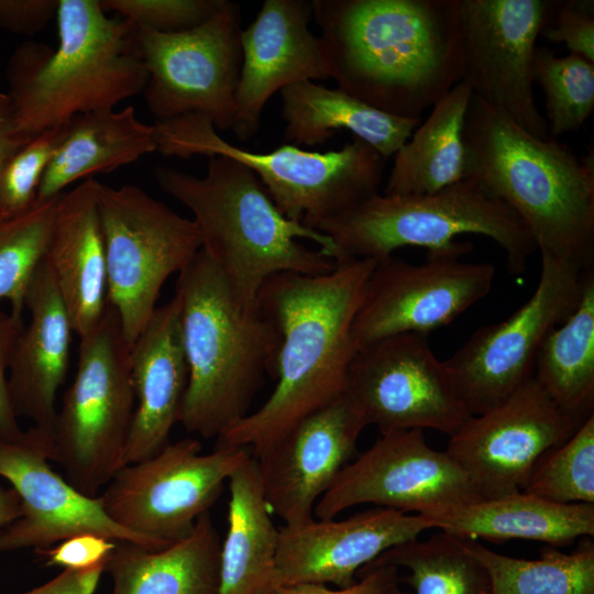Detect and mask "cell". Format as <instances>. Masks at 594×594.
Segmentation results:
<instances>
[{
    "instance_id": "19",
    "label": "cell",
    "mask_w": 594,
    "mask_h": 594,
    "mask_svg": "<svg viewBox=\"0 0 594 594\" xmlns=\"http://www.w3.org/2000/svg\"><path fill=\"white\" fill-rule=\"evenodd\" d=\"M52 451L53 435L34 426L14 439L0 437V476L11 483L22 507L21 517L0 529V552H36L81 534L133 542L150 551L164 549L117 525L100 496L80 493L57 474L48 463Z\"/></svg>"
},
{
    "instance_id": "44",
    "label": "cell",
    "mask_w": 594,
    "mask_h": 594,
    "mask_svg": "<svg viewBox=\"0 0 594 594\" xmlns=\"http://www.w3.org/2000/svg\"><path fill=\"white\" fill-rule=\"evenodd\" d=\"M59 0H0V26L16 33L41 32L56 15Z\"/></svg>"
},
{
    "instance_id": "41",
    "label": "cell",
    "mask_w": 594,
    "mask_h": 594,
    "mask_svg": "<svg viewBox=\"0 0 594 594\" xmlns=\"http://www.w3.org/2000/svg\"><path fill=\"white\" fill-rule=\"evenodd\" d=\"M272 594H411L402 587L399 570L392 564L373 561L358 573L356 582L345 588L316 583L279 587Z\"/></svg>"
},
{
    "instance_id": "40",
    "label": "cell",
    "mask_w": 594,
    "mask_h": 594,
    "mask_svg": "<svg viewBox=\"0 0 594 594\" xmlns=\"http://www.w3.org/2000/svg\"><path fill=\"white\" fill-rule=\"evenodd\" d=\"M540 35L551 43L564 44L570 54L594 64V2L559 1L553 16Z\"/></svg>"
},
{
    "instance_id": "7",
    "label": "cell",
    "mask_w": 594,
    "mask_h": 594,
    "mask_svg": "<svg viewBox=\"0 0 594 594\" xmlns=\"http://www.w3.org/2000/svg\"><path fill=\"white\" fill-rule=\"evenodd\" d=\"M317 231L332 240L339 260L392 256L403 246L427 251L452 243L462 234L483 235L506 254L507 268L521 274L537 251L516 213L472 178L439 191L391 196L375 194L326 219Z\"/></svg>"
},
{
    "instance_id": "42",
    "label": "cell",
    "mask_w": 594,
    "mask_h": 594,
    "mask_svg": "<svg viewBox=\"0 0 594 594\" xmlns=\"http://www.w3.org/2000/svg\"><path fill=\"white\" fill-rule=\"evenodd\" d=\"M117 542L95 534H81L67 538L53 548L36 551L48 566L87 570L106 562Z\"/></svg>"
},
{
    "instance_id": "45",
    "label": "cell",
    "mask_w": 594,
    "mask_h": 594,
    "mask_svg": "<svg viewBox=\"0 0 594 594\" xmlns=\"http://www.w3.org/2000/svg\"><path fill=\"white\" fill-rule=\"evenodd\" d=\"M102 572L105 565L87 570L65 569L44 584L19 594H94Z\"/></svg>"
},
{
    "instance_id": "9",
    "label": "cell",
    "mask_w": 594,
    "mask_h": 594,
    "mask_svg": "<svg viewBox=\"0 0 594 594\" xmlns=\"http://www.w3.org/2000/svg\"><path fill=\"white\" fill-rule=\"evenodd\" d=\"M131 346L107 301L97 327L80 338L76 375L53 426L51 460L80 493L96 497L122 468L135 394Z\"/></svg>"
},
{
    "instance_id": "11",
    "label": "cell",
    "mask_w": 594,
    "mask_h": 594,
    "mask_svg": "<svg viewBox=\"0 0 594 594\" xmlns=\"http://www.w3.org/2000/svg\"><path fill=\"white\" fill-rule=\"evenodd\" d=\"M194 438L168 443L156 454L122 466L100 495L117 525L166 548L194 529L221 495L249 449L220 446L207 454Z\"/></svg>"
},
{
    "instance_id": "1",
    "label": "cell",
    "mask_w": 594,
    "mask_h": 594,
    "mask_svg": "<svg viewBox=\"0 0 594 594\" xmlns=\"http://www.w3.org/2000/svg\"><path fill=\"white\" fill-rule=\"evenodd\" d=\"M329 78L383 112L421 119L462 79L461 0H312Z\"/></svg>"
},
{
    "instance_id": "2",
    "label": "cell",
    "mask_w": 594,
    "mask_h": 594,
    "mask_svg": "<svg viewBox=\"0 0 594 594\" xmlns=\"http://www.w3.org/2000/svg\"><path fill=\"white\" fill-rule=\"evenodd\" d=\"M375 262L344 258L327 274L284 272L265 280L257 305L280 337L277 383L217 444L243 447L258 458L299 420L346 393L358 352L352 324Z\"/></svg>"
},
{
    "instance_id": "46",
    "label": "cell",
    "mask_w": 594,
    "mask_h": 594,
    "mask_svg": "<svg viewBox=\"0 0 594 594\" xmlns=\"http://www.w3.org/2000/svg\"><path fill=\"white\" fill-rule=\"evenodd\" d=\"M32 138L19 131L11 101L0 92V169Z\"/></svg>"
},
{
    "instance_id": "34",
    "label": "cell",
    "mask_w": 594,
    "mask_h": 594,
    "mask_svg": "<svg viewBox=\"0 0 594 594\" xmlns=\"http://www.w3.org/2000/svg\"><path fill=\"white\" fill-rule=\"evenodd\" d=\"M374 561L406 571L400 582L413 594H491L487 572L464 540L440 530L426 540L398 544Z\"/></svg>"
},
{
    "instance_id": "33",
    "label": "cell",
    "mask_w": 594,
    "mask_h": 594,
    "mask_svg": "<svg viewBox=\"0 0 594 594\" xmlns=\"http://www.w3.org/2000/svg\"><path fill=\"white\" fill-rule=\"evenodd\" d=\"M463 540L485 568L491 594H594V544L588 537L570 553L547 546L535 560L498 553L479 540Z\"/></svg>"
},
{
    "instance_id": "10",
    "label": "cell",
    "mask_w": 594,
    "mask_h": 594,
    "mask_svg": "<svg viewBox=\"0 0 594 594\" xmlns=\"http://www.w3.org/2000/svg\"><path fill=\"white\" fill-rule=\"evenodd\" d=\"M98 211L107 264V301L133 345L152 318L166 279L202 248L193 219L134 185L100 183Z\"/></svg>"
},
{
    "instance_id": "27",
    "label": "cell",
    "mask_w": 594,
    "mask_h": 594,
    "mask_svg": "<svg viewBox=\"0 0 594 594\" xmlns=\"http://www.w3.org/2000/svg\"><path fill=\"white\" fill-rule=\"evenodd\" d=\"M228 486L219 594H272L282 587L276 563L279 528L273 521L253 455L231 474Z\"/></svg>"
},
{
    "instance_id": "30",
    "label": "cell",
    "mask_w": 594,
    "mask_h": 594,
    "mask_svg": "<svg viewBox=\"0 0 594 594\" xmlns=\"http://www.w3.org/2000/svg\"><path fill=\"white\" fill-rule=\"evenodd\" d=\"M155 151L154 124L140 121L132 106L75 116L67 122L36 199L56 197L80 178L110 173Z\"/></svg>"
},
{
    "instance_id": "21",
    "label": "cell",
    "mask_w": 594,
    "mask_h": 594,
    "mask_svg": "<svg viewBox=\"0 0 594 594\" xmlns=\"http://www.w3.org/2000/svg\"><path fill=\"white\" fill-rule=\"evenodd\" d=\"M419 514L374 506L343 519H317L279 527L280 586L316 583L345 588L385 551L432 529Z\"/></svg>"
},
{
    "instance_id": "29",
    "label": "cell",
    "mask_w": 594,
    "mask_h": 594,
    "mask_svg": "<svg viewBox=\"0 0 594 594\" xmlns=\"http://www.w3.org/2000/svg\"><path fill=\"white\" fill-rule=\"evenodd\" d=\"M283 140L312 146L324 143L337 130L373 147L384 160L394 156L421 119L393 116L375 109L343 90L302 80L280 90Z\"/></svg>"
},
{
    "instance_id": "28",
    "label": "cell",
    "mask_w": 594,
    "mask_h": 594,
    "mask_svg": "<svg viewBox=\"0 0 594 594\" xmlns=\"http://www.w3.org/2000/svg\"><path fill=\"white\" fill-rule=\"evenodd\" d=\"M221 540L209 513L184 539L157 551L119 541L105 571L111 594H219Z\"/></svg>"
},
{
    "instance_id": "39",
    "label": "cell",
    "mask_w": 594,
    "mask_h": 594,
    "mask_svg": "<svg viewBox=\"0 0 594 594\" xmlns=\"http://www.w3.org/2000/svg\"><path fill=\"white\" fill-rule=\"evenodd\" d=\"M224 0H100L102 9L160 33L193 29L212 16Z\"/></svg>"
},
{
    "instance_id": "36",
    "label": "cell",
    "mask_w": 594,
    "mask_h": 594,
    "mask_svg": "<svg viewBox=\"0 0 594 594\" xmlns=\"http://www.w3.org/2000/svg\"><path fill=\"white\" fill-rule=\"evenodd\" d=\"M534 81L538 82L546 106L550 139L578 131L594 110V64L568 54L557 56L537 46L534 57Z\"/></svg>"
},
{
    "instance_id": "22",
    "label": "cell",
    "mask_w": 594,
    "mask_h": 594,
    "mask_svg": "<svg viewBox=\"0 0 594 594\" xmlns=\"http://www.w3.org/2000/svg\"><path fill=\"white\" fill-rule=\"evenodd\" d=\"M311 1L265 0L241 31L242 66L232 132L240 141L260 129L268 99L293 84L329 78L319 36L310 31Z\"/></svg>"
},
{
    "instance_id": "26",
    "label": "cell",
    "mask_w": 594,
    "mask_h": 594,
    "mask_svg": "<svg viewBox=\"0 0 594 594\" xmlns=\"http://www.w3.org/2000/svg\"><path fill=\"white\" fill-rule=\"evenodd\" d=\"M451 536L487 541L525 539L561 548L594 536V504H556L524 491L424 515Z\"/></svg>"
},
{
    "instance_id": "13",
    "label": "cell",
    "mask_w": 594,
    "mask_h": 594,
    "mask_svg": "<svg viewBox=\"0 0 594 594\" xmlns=\"http://www.w3.org/2000/svg\"><path fill=\"white\" fill-rule=\"evenodd\" d=\"M540 256L539 280L529 299L507 319L474 331L443 361L457 396L472 416L491 409L534 376L543 340L580 300L585 270Z\"/></svg>"
},
{
    "instance_id": "5",
    "label": "cell",
    "mask_w": 594,
    "mask_h": 594,
    "mask_svg": "<svg viewBox=\"0 0 594 594\" xmlns=\"http://www.w3.org/2000/svg\"><path fill=\"white\" fill-rule=\"evenodd\" d=\"M56 16L58 46L26 42L7 67L16 127L31 138L75 116L113 109L147 81L134 24L109 16L100 0H59Z\"/></svg>"
},
{
    "instance_id": "31",
    "label": "cell",
    "mask_w": 594,
    "mask_h": 594,
    "mask_svg": "<svg viewBox=\"0 0 594 594\" xmlns=\"http://www.w3.org/2000/svg\"><path fill=\"white\" fill-rule=\"evenodd\" d=\"M472 96L460 80L432 106L395 153L384 195L436 193L465 178L463 130Z\"/></svg>"
},
{
    "instance_id": "24",
    "label": "cell",
    "mask_w": 594,
    "mask_h": 594,
    "mask_svg": "<svg viewBox=\"0 0 594 594\" xmlns=\"http://www.w3.org/2000/svg\"><path fill=\"white\" fill-rule=\"evenodd\" d=\"M30 314L14 345L9 391L16 416L53 435L56 395L69 362L72 322L46 261L37 266L25 296Z\"/></svg>"
},
{
    "instance_id": "6",
    "label": "cell",
    "mask_w": 594,
    "mask_h": 594,
    "mask_svg": "<svg viewBox=\"0 0 594 594\" xmlns=\"http://www.w3.org/2000/svg\"><path fill=\"white\" fill-rule=\"evenodd\" d=\"M182 340L188 369L179 422L218 438L250 414L265 376L276 377L280 337L260 309L243 310L201 249L178 273Z\"/></svg>"
},
{
    "instance_id": "17",
    "label": "cell",
    "mask_w": 594,
    "mask_h": 594,
    "mask_svg": "<svg viewBox=\"0 0 594 594\" xmlns=\"http://www.w3.org/2000/svg\"><path fill=\"white\" fill-rule=\"evenodd\" d=\"M481 499L464 471L424 430L393 431L353 459L317 502V519L364 504L427 515Z\"/></svg>"
},
{
    "instance_id": "18",
    "label": "cell",
    "mask_w": 594,
    "mask_h": 594,
    "mask_svg": "<svg viewBox=\"0 0 594 594\" xmlns=\"http://www.w3.org/2000/svg\"><path fill=\"white\" fill-rule=\"evenodd\" d=\"M581 424L532 376L491 409L471 416L444 451L480 498H496L522 491L539 460Z\"/></svg>"
},
{
    "instance_id": "38",
    "label": "cell",
    "mask_w": 594,
    "mask_h": 594,
    "mask_svg": "<svg viewBox=\"0 0 594 594\" xmlns=\"http://www.w3.org/2000/svg\"><path fill=\"white\" fill-rule=\"evenodd\" d=\"M67 130V122L32 138L0 169V220L28 211L36 201L44 173Z\"/></svg>"
},
{
    "instance_id": "12",
    "label": "cell",
    "mask_w": 594,
    "mask_h": 594,
    "mask_svg": "<svg viewBox=\"0 0 594 594\" xmlns=\"http://www.w3.org/2000/svg\"><path fill=\"white\" fill-rule=\"evenodd\" d=\"M135 31L147 72L142 94L156 122L199 113L217 131L232 130L242 66L240 6L224 0L207 21L182 32Z\"/></svg>"
},
{
    "instance_id": "43",
    "label": "cell",
    "mask_w": 594,
    "mask_h": 594,
    "mask_svg": "<svg viewBox=\"0 0 594 594\" xmlns=\"http://www.w3.org/2000/svg\"><path fill=\"white\" fill-rule=\"evenodd\" d=\"M23 327L22 318L0 309V437L7 439H14L22 432L11 400L8 377L14 345Z\"/></svg>"
},
{
    "instance_id": "32",
    "label": "cell",
    "mask_w": 594,
    "mask_h": 594,
    "mask_svg": "<svg viewBox=\"0 0 594 594\" xmlns=\"http://www.w3.org/2000/svg\"><path fill=\"white\" fill-rule=\"evenodd\" d=\"M534 376L568 415L583 422L594 407V271L583 272L580 300L543 340Z\"/></svg>"
},
{
    "instance_id": "14",
    "label": "cell",
    "mask_w": 594,
    "mask_h": 594,
    "mask_svg": "<svg viewBox=\"0 0 594 594\" xmlns=\"http://www.w3.org/2000/svg\"><path fill=\"white\" fill-rule=\"evenodd\" d=\"M471 249L469 242L454 240L428 251L421 264L394 255L375 262L352 324L358 350L395 334L428 336L483 299L495 267L462 262Z\"/></svg>"
},
{
    "instance_id": "37",
    "label": "cell",
    "mask_w": 594,
    "mask_h": 594,
    "mask_svg": "<svg viewBox=\"0 0 594 594\" xmlns=\"http://www.w3.org/2000/svg\"><path fill=\"white\" fill-rule=\"evenodd\" d=\"M522 491L556 504H594V414L539 460Z\"/></svg>"
},
{
    "instance_id": "15",
    "label": "cell",
    "mask_w": 594,
    "mask_h": 594,
    "mask_svg": "<svg viewBox=\"0 0 594 594\" xmlns=\"http://www.w3.org/2000/svg\"><path fill=\"white\" fill-rule=\"evenodd\" d=\"M346 393L381 435L431 429L451 437L472 416L427 334H395L359 349Z\"/></svg>"
},
{
    "instance_id": "8",
    "label": "cell",
    "mask_w": 594,
    "mask_h": 594,
    "mask_svg": "<svg viewBox=\"0 0 594 594\" xmlns=\"http://www.w3.org/2000/svg\"><path fill=\"white\" fill-rule=\"evenodd\" d=\"M154 128L162 155L234 158L256 174L287 219L312 230L377 194L386 162L355 138L341 150L323 153L287 143L267 153L251 152L222 139L199 113L155 122Z\"/></svg>"
},
{
    "instance_id": "4",
    "label": "cell",
    "mask_w": 594,
    "mask_h": 594,
    "mask_svg": "<svg viewBox=\"0 0 594 594\" xmlns=\"http://www.w3.org/2000/svg\"><path fill=\"white\" fill-rule=\"evenodd\" d=\"M154 175L163 191L191 211L201 249L245 311L258 310V292L271 276L322 275L339 260L330 238L287 219L256 174L234 158L210 156L200 178L168 167Z\"/></svg>"
},
{
    "instance_id": "16",
    "label": "cell",
    "mask_w": 594,
    "mask_h": 594,
    "mask_svg": "<svg viewBox=\"0 0 594 594\" xmlns=\"http://www.w3.org/2000/svg\"><path fill=\"white\" fill-rule=\"evenodd\" d=\"M557 0H461L463 73L473 95L538 139H550L534 96L537 37Z\"/></svg>"
},
{
    "instance_id": "3",
    "label": "cell",
    "mask_w": 594,
    "mask_h": 594,
    "mask_svg": "<svg viewBox=\"0 0 594 594\" xmlns=\"http://www.w3.org/2000/svg\"><path fill=\"white\" fill-rule=\"evenodd\" d=\"M465 178L522 221L540 254L594 265V155L538 139L472 96L463 130Z\"/></svg>"
},
{
    "instance_id": "47",
    "label": "cell",
    "mask_w": 594,
    "mask_h": 594,
    "mask_svg": "<svg viewBox=\"0 0 594 594\" xmlns=\"http://www.w3.org/2000/svg\"><path fill=\"white\" fill-rule=\"evenodd\" d=\"M22 515L21 499L13 487L0 486V529L10 525Z\"/></svg>"
},
{
    "instance_id": "23",
    "label": "cell",
    "mask_w": 594,
    "mask_h": 594,
    "mask_svg": "<svg viewBox=\"0 0 594 594\" xmlns=\"http://www.w3.org/2000/svg\"><path fill=\"white\" fill-rule=\"evenodd\" d=\"M130 360L136 406L124 465L160 452L169 443L170 430L179 422L188 369L176 295L155 309L131 346Z\"/></svg>"
},
{
    "instance_id": "20",
    "label": "cell",
    "mask_w": 594,
    "mask_h": 594,
    "mask_svg": "<svg viewBox=\"0 0 594 594\" xmlns=\"http://www.w3.org/2000/svg\"><path fill=\"white\" fill-rule=\"evenodd\" d=\"M367 422L348 393L309 414L258 458L270 510L284 525L315 518L317 502L354 459Z\"/></svg>"
},
{
    "instance_id": "35",
    "label": "cell",
    "mask_w": 594,
    "mask_h": 594,
    "mask_svg": "<svg viewBox=\"0 0 594 594\" xmlns=\"http://www.w3.org/2000/svg\"><path fill=\"white\" fill-rule=\"evenodd\" d=\"M63 194L46 200L36 199L24 213L0 220V300L10 302V312L16 318L23 319L26 292L45 255Z\"/></svg>"
},
{
    "instance_id": "25",
    "label": "cell",
    "mask_w": 594,
    "mask_h": 594,
    "mask_svg": "<svg viewBox=\"0 0 594 594\" xmlns=\"http://www.w3.org/2000/svg\"><path fill=\"white\" fill-rule=\"evenodd\" d=\"M100 183L87 178L59 199L44 260L79 338L94 330L107 306V264L98 211Z\"/></svg>"
}]
</instances>
